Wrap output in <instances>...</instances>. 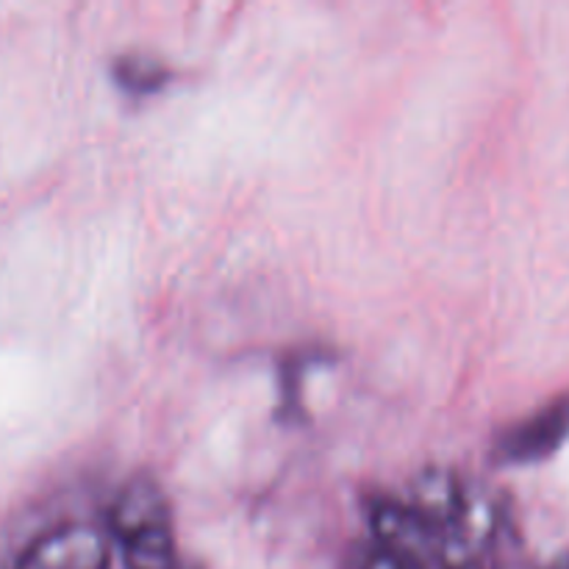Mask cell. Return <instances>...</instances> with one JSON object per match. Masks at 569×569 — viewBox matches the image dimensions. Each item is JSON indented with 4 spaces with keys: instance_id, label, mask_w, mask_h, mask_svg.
Instances as JSON below:
<instances>
[{
    "instance_id": "1",
    "label": "cell",
    "mask_w": 569,
    "mask_h": 569,
    "mask_svg": "<svg viewBox=\"0 0 569 569\" xmlns=\"http://www.w3.org/2000/svg\"><path fill=\"white\" fill-rule=\"evenodd\" d=\"M372 545L409 569H445V537L406 500L376 495L367 506Z\"/></svg>"
},
{
    "instance_id": "2",
    "label": "cell",
    "mask_w": 569,
    "mask_h": 569,
    "mask_svg": "<svg viewBox=\"0 0 569 569\" xmlns=\"http://www.w3.org/2000/svg\"><path fill=\"white\" fill-rule=\"evenodd\" d=\"M64 511L56 500L37 498L9 511L0 520V569H28L39 545L59 526H64Z\"/></svg>"
},
{
    "instance_id": "3",
    "label": "cell",
    "mask_w": 569,
    "mask_h": 569,
    "mask_svg": "<svg viewBox=\"0 0 569 569\" xmlns=\"http://www.w3.org/2000/svg\"><path fill=\"white\" fill-rule=\"evenodd\" d=\"M569 437V395L556 398L537 415L522 420L520 426L509 428L500 437L498 453L503 461L511 465H533L548 456H553L561 448V442Z\"/></svg>"
},
{
    "instance_id": "4",
    "label": "cell",
    "mask_w": 569,
    "mask_h": 569,
    "mask_svg": "<svg viewBox=\"0 0 569 569\" xmlns=\"http://www.w3.org/2000/svg\"><path fill=\"white\" fill-rule=\"evenodd\" d=\"M467 500H470V492H467L465 483L453 470H448V467H426L411 481V495L406 503L442 533L445 550H448V539L453 537L461 517H465Z\"/></svg>"
},
{
    "instance_id": "5",
    "label": "cell",
    "mask_w": 569,
    "mask_h": 569,
    "mask_svg": "<svg viewBox=\"0 0 569 569\" xmlns=\"http://www.w3.org/2000/svg\"><path fill=\"white\" fill-rule=\"evenodd\" d=\"M170 500L164 489L153 476H144V472L133 476L120 489L109 511V528L120 542L142 531H153V528H170Z\"/></svg>"
},
{
    "instance_id": "6",
    "label": "cell",
    "mask_w": 569,
    "mask_h": 569,
    "mask_svg": "<svg viewBox=\"0 0 569 569\" xmlns=\"http://www.w3.org/2000/svg\"><path fill=\"white\" fill-rule=\"evenodd\" d=\"M28 569H109V542L100 528L64 522L39 545Z\"/></svg>"
},
{
    "instance_id": "7",
    "label": "cell",
    "mask_w": 569,
    "mask_h": 569,
    "mask_svg": "<svg viewBox=\"0 0 569 569\" xmlns=\"http://www.w3.org/2000/svg\"><path fill=\"white\" fill-rule=\"evenodd\" d=\"M128 569H198L178 550L170 528H153L122 542Z\"/></svg>"
},
{
    "instance_id": "8",
    "label": "cell",
    "mask_w": 569,
    "mask_h": 569,
    "mask_svg": "<svg viewBox=\"0 0 569 569\" xmlns=\"http://www.w3.org/2000/svg\"><path fill=\"white\" fill-rule=\"evenodd\" d=\"M114 78L120 81V87L131 89V92H156L170 78V72L159 61H150L144 56H126L114 64Z\"/></svg>"
},
{
    "instance_id": "9",
    "label": "cell",
    "mask_w": 569,
    "mask_h": 569,
    "mask_svg": "<svg viewBox=\"0 0 569 569\" xmlns=\"http://www.w3.org/2000/svg\"><path fill=\"white\" fill-rule=\"evenodd\" d=\"M348 569H409L406 565H400L398 559L387 556L383 550H378L376 545H361L356 548V553L350 556Z\"/></svg>"
},
{
    "instance_id": "10",
    "label": "cell",
    "mask_w": 569,
    "mask_h": 569,
    "mask_svg": "<svg viewBox=\"0 0 569 569\" xmlns=\"http://www.w3.org/2000/svg\"><path fill=\"white\" fill-rule=\"evenodd\" d=\"M545 569H569V553L561 556V559H556L553 565H548Z\"/></svg>"
},
{
    "instance_id": "11",
    "label": "cell",
    "mask_w": 569,
    "mask_h": 569,
    "mask_svg": "<svg viewBox=\"0 0 569 569\" xmlns=\"http://www.w3.org/2000/svg\"><path fill=\"white\" fill-rule=\"evenodd\" d=\"M445 569H483L481 565H459V567H445Z\"/></svg>"
}]
</instances>
